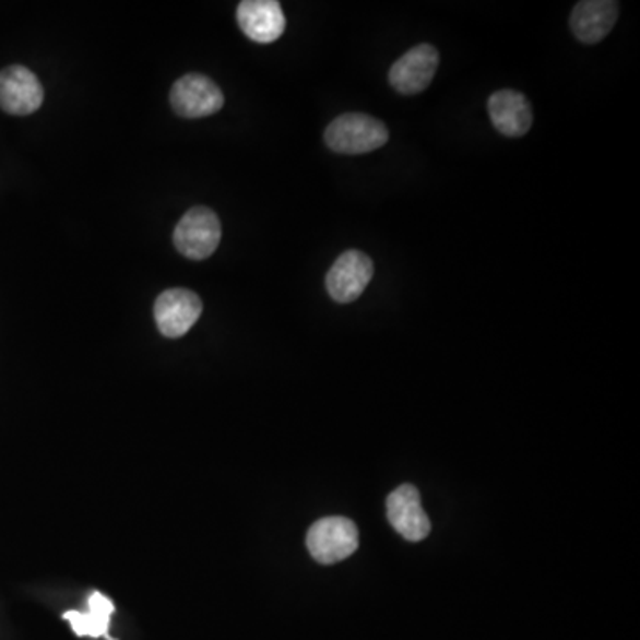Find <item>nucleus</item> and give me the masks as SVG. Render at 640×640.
<instances>
[{"mask_svg":"<svg viewBox=\"0 0 640 640\" xmlns=\"http://www.w3.org/2000/svg\"><path fill=\"white\" fill-rule=\"evenodd\" d=\"M619 16V5L611 0H583L571 13V29L582 44L593 45L608 36Z\"/></svg>","mask_w":640,"mask_h":640,"instance_id":"obj_12","label":"nucleus"},{"mask_svg":"<svg viewBox=\"0 0 640 640\" xmlns=\"http://www.w3.org/2000/svg\"><path fill=\"white\" fill-rule=\"evenodd\" d=\"M374 276V263L370 257L358 249H347L331 265L325 276V288L333 301L347 305L358 299Z\"/></svg>","mask_w":640,"mask_h":640,"instance_id":"obj_5","label":"nucleus"},{"mask_svg":"<svg viewBox=\"0 0 640 640\" xmlns=\"http://www.w3.org/2000/svg\"><path fill=\"white\" fill-rule=\"evenodd\" d=\"M115 614V603L102 593H93L87 602V612L70 611L64 614L76 637L112 640L109 637L110 616Z\"/></svg>","mask_w":640,"mask_h":640,"instance_id":"obj_13","label":"nucleus"},{"mask_svg":"<svg viewBox=\"0 0 640 640\" xmlns=\"http://www.w3.org/2000/svg\"><path fill=\"white\" fill-rule=\"evenodd\" d=\"M330 150L344 155H362L379 150L388 143L387 125L372 116L347 112L331 121L324 132Z\"/></svg>","mask_w":640,"mask_h":640,"instance_id":"obj_1","label":"nucleus"},{"mask_svg":"<svg viewBox=\"0 0 640 640\" xmlns=\"http://www.w3.org/2000/svg\"><path fill=\"white\" fill-rule=\"evenodd\" d=\"M306 546L320 565H336L340 560L349 559L358 549V526L347 518H322L310 526L306 534Z\"/></svg>","mask_w":640,"mask_h":640,"instance_id":"obj_2","label":"nucleus"},{"mask_svg":"<svg viewBox=\"0 0 640 640\" xmlns=\"http://www.w3.org/2000/svg\"><path fill=\"white\" fill-rule=\"evenodd\" d=\"M44 98V86L27 68L13 64L0 72V109L8 115H33L42 107Z\"/></svg>","mask_w":640,"mask_h":640,"instance_id":"obj_8","label":"nucleus"},{"mask_svg":"<svg viewBox=\"0 0 640 640\" xmlns=\"http://www.w3.org/2000/svg\"><path fill=\"white\" fill-rule=\"evenodd\" d=\"M488 112L495 129L507 138L525 135L534 121L531 102L526 100L523 93L512 90L493 93L488 100Z\"/></svg>","mask_w":640,"mask_h":640,"instance_id":"obj_11","label":"nucleus"},{"mask_svg":"<svg viewBox=\"0 0 640 640\" xmlns=\"http://www.w3.org/2000/svg\"><path fill=\"white\" fill-rule=\"evenodd\" d=\"M240 29L257 44H273L287 27L282 4L276 0H245L237 8Z\"/></svg>","mask_w":640,"mask_h":640,"instance_id":"obj_10","label":"nucleus"},{"mask_svg":"<svg viewBox=\"0 0 640 640\" xmlns=\"http://www.w3.org/2000/svg\"><path fill=\"white\" fill-rule=\"evenodd\" d=\"M173 242L186 259H209L221 242L220 217L206 206H194L178 221Z\"/></svg>","mask_w":640,"mask_h":640,"instance_id":"obj_3","label":"nucleus"},{"mask_svg":"<svg viewBox=\"0 0 640 640\" xmlns=\"http://www.w3.org/2000/svg\"><path fill=\"white\" fill-rule=\"evenodd\" d=\"M440 64V54L432 45H418L393 62L388 73L390 86L401 95L426 92Z\"/></svg>","mask_w":640,"mask_h":640,"instance_id":"obj_7","label":"nucleus"},{"mask_svg":"<svg viewBox=\"0 0 640 640\" xmlns=\"http://www.w3.org/2000/svg\"><path fill=\"white\" fill-rule=\"evenodd\" d=\"M390 525L406 541L418 543L430 532V521L422 507L420 493L412 484H402L387 498Z\"/></svg>","mask_w":640,"mask_h":640,"instance_id":"obj_9","label":"nucleus"},{"mask_svg":"<svg viewBox=\"0 0 640 640\" xmlns=\"http://www.w3.org/2000/svg\"><path fill=\"white\" fill-rule=\"evenodd\" d=\"M173 110L187 120H198L220 112L225 96L209 76L189 73L175 82L171 90Z\"/></svg>","mask_w":640,"mask_h":640,"instance_id":"obj_4","label":"nucleus"},{"mask_svg":"<svg viewBox=\"0 0 640 640\" xmlns=\"http://www.w3.org/2000/svg\"><path fill=\"white\" fill-rule=\"evenodd\" d=\"M203 311L200 296L187 288H169L155 301V322L164 336L180 339L197 324Z\"/></svg>","mask_w":640,"mask_h":640,"instance_id":"obj_6","label":"nucleus"}]
</instances>
